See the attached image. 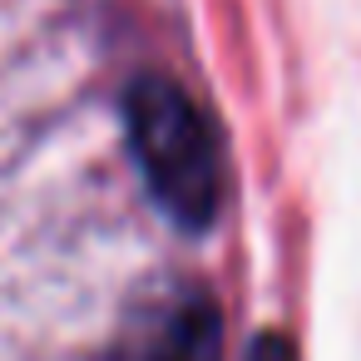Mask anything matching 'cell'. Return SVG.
I'll use <instances>...</instances> for the list:
<instances>
[{
  "mask_svg": "<svg viewBox=\"0 0 361 361\" xmlns=\"http://www.w3.org/2000/svg\"><path fill=\"white\" fill-rule=\"evenodd\" d=\"M124 129L154 203L188 233L208 228L223 208V144L193 94L144 75L124 94Z\"/></svg>",
  "mask_w": 361,
  "mask_h": 361,
  "instance_id": "obj_1",
  "label": "cell"
},
{
  "mask_svg": "<svg viewBox=\"0 0 361 361\" xmlns=\"http://www.w3.org/2000/svg\"><path fill=\"white\" fill-rule=\"evenodd\" d=\"M144 361H223V322L218 307L193 297L169 312V322L154 331Z\"/></svg>",
  "mask_w": 361,
  "mask_h": 361,
  "instance_id": "obj_2",
  "label": "cell"
},
{
  "mask_svg": "<svg viewBox=\"0 0 361 361\" xmlns=\"http://www.w3.org/2000/svg\"><path fill=\"white\" fill-rule=\"evenodd\" d=\"M247 361H297V351H292V341H287L282 331H262V336L252 341Z\"/></svg>",
  "mask_w": 361,
  "mask_h": 361,
  "instance_id": "obj_3",
  "label": "cell"
}]
</instances>
